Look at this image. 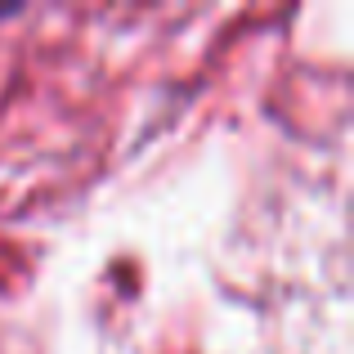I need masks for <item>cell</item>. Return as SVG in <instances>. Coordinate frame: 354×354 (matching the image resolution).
Listing matches in <instances>:
<instances>
[{"label": "cell", "mask_w": 354, "mask_h": 354, "mask_svg": "<svg viewBox=\"0 0 354 354\" xmlns=\"http://www.w3.org/2000/svg\"><path fill=\"white\" fill-rule=\"evenodd\" d=\"M9 14H18V9H0V18H9Z\"/></svg>", "instance_id": "1"}]
</instances>
